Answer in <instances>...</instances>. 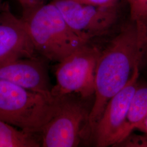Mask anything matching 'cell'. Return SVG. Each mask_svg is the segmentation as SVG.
I'll use <instances>...</instances> for the list:
<instances>
[{"label":"cell","mask_w":147,"mask_h":147,"mask_svg":"<svg viewBox=\"0 0 147 147\" xmlns=\"http://www.w3.org/2000/svg\"><path fill=\"white\" fill-rule=\"evenodd\" d=\"M146 53L140 43L136 27L130 21L101 50L95 70L94 101L89 115L93 136L107 102L126 86Z\"/></svg>","instance_id":"obj_1"},{"label":"cell","mask_w":147,"mask_h":147,"mask_svg":"<svg viewBox=\"0 0 147 147\" xmlns=\"http://www.w3.org/2000/svg\"><path fill=\"white\" fill-rule=\"evenodd\" d=\"M36 53L60 62L87 43L69 27L52 1L22 9L21 17Z\"/></svg>","instance_id":"obj_2"},{"label":"cell","mask_w":147,"mask_h":147,"mask_svg":"<svg viewBox=\"0 0 147 147\" xmlns=\"http://www.w3.org/2000/svg\"><path fill=\"white\" fill-rule=\"evenodd\" d=\"M58 105V98L0 80V119L22 130L39 135Z\"/></svg>","instance_id":"obj_3"},{"label":"cell","mask_w":147,"mask_h":147,"mask_svg":"<svg viewBox=\"0 0 147 147\" xmlns=\"http://www.w3.org/2000/svg\"><path fill=\"white\" fill-rule=\"evenodd\" d=\"M74 94L58 98L57 109L40 133L42 147H79L93 138L89 124L91 109Z\"/></svg>","instance_id":"obj_4"},{"label":"cell","mask_w":147,"mask_h":147,"mask_svg":"<svg viewBox=\"0 0 147 147\" xmlns=\"http://www.w3.org/2000/svg\"><path fill=\"white\" fill-rule=\"evenodd\" d=\"M101 50L87 42L62 61L56 70V84L52 87L54 98L76 94L86 99L94 95L95 75Z\"/></svg>","instance_id":"obj_5"},{"label":"cell","mask_w":147,"mask_h":147,"mask_svg":"<svg viewBox=\"0 0 147 147\" xmlns=\"http://www.w3.org/2000/svg\"><path fill=\"white\" fill-rule=\"evenodd\" d=\"M51 1L74 32L87 42L107 34L118 19V8L102 7L78 0Z\"/></svg>","instance_id":"obj_6"},{"label":"cell","mask_w":147,"mask_h":147,"mask_svg":"<svg viewBox=\"0 0 147 147\" xmlns=\"http://www.w3.org/2000/svg\"><path fill=\"white\" fill-rule=\"evenodd\" d=\"M139 75L138 68L126 86L107 102L93 132L96 147H114L118 142L132 97L138 86Z\"/></svg>","instance_id":"obj_7"},{"label":"cell","mask_w":147,"mask_h":147,"mask_svg":"<svg viewBox=\"0 0 147 147\" xmlns=\"http://www.w3.org/2000/svg\"><path fill=\"white\" fill-rule=\"evenodd\" d=\"M0 80L53 96L47 66L36 57L0 63Z\"/></svg>","instance_id":"obj_8"},{"label":"cell","mask_w":147,"mask_h":147,"mask_svg":"<svg viewBox=\"0 0 147 147\" xmlns=\"http://www.w3.org/2000/svg\"><path fill=\"white\" fill-rule=\"evenodd\" d=\"M36 53L21 18L9 7H0V63L35 57Z\"/></svg>","instance_id":"obj_9"},{"label":"cell","mask_w":147,"mask_h":147,"mask_svg":"<svg viewBox=\"0 0 147 147\" xmlns=\"http://www.w3.org/2000/svg\"><path fill=\"white\" fill-rule=\"evenodd\" d=\"M147 116V86L139 87L138 84L132 97L125 121L117 143L137 129Z\"/></svg>","instance_id":"obj_10"},{"label":"cell","mask_w":147,"mask_h":147,"mask_svg":"<svg viewBox=\"0 0 147 147\" xmlns=\"http://www.w3.org/2000/svg\"><path fill=\"white\" fill-rule=\"evenodd\" d=\"M37 134L25 131L0 119V147H39Z\"/></svg>","instance_id":"obj_11"},{"label":"cell","mask_w":147,"mask_h":147,"mask_svg":"<svg viewBox=\"0 0 147 147\" xmlns=\"http://www.w3.org/2000/svg\"><path fill=\"white\" fill-rule=\"evenodd\" d=\"M130 20L136 27L140 43L147 52V0H126Z\"/></svg>","instance_id":"obj_12"},{"label":"cell","mask_w":147,"mask_h":147,"mask_svg":"<svg viewBox=\"0 0 147 147\" xmlns=\"http://www.w3.org/2000/svg\"><path fill=\"white\" fill-rule=\"evenodd\" d=\"M115 147H147V135L132 134V132Z\"/></svg>","instance_id":"obj_13"},{"label":"cell","mask_w":147,"mask_h":147,"mask_svg":"<svg viewBox=\"0 0 147 147\" xmlns=\"http://www.w3.org/2000/svg\"><path fill=\"white\" fill-rule=\"evenodd\" d=\"M89 5L107 8H118L121 0H78Z\"/></svg>","instance_id":"obj_14"},{"label":"cell","mask_w":147,"mask_h":147,"mask_svg":"<svg viewBox=\"0 0 147 147\" xmlns=\"http://www.w3.org/2000/svg\"><path fill=\"white\" fill-rule=\"evenodd\" d=\"M21 6L22 9L34 7L47 3L51 0H16Z\"/></svg>","instance_id":"obj_15"},{"label":"cell","mask_w":147,"mask_h":147,"mask_svg":"<svg viewBox=\"0 0 147 147\" xmlns=\"http://www.w3.org/2000/svg\"><path fill=\"white\" fill-rule=\"evenodd\" d=\"M137 129L140 130L141 131L143 132L144 134H146L147 135V116L142 121V123L138 126Z\"/></svg>","instance_id":"obj_16"},{"label":"cell","mask_w":147,"mask_h":147,"mask_svg":"<svg viewBox=\"0 0 147 147\" xmlns=\"http://www.w3.org/2000/svg\"><path fill=\"white\" fill-rule=\"evenodd\" d=\"M2 5V0H0V7Z\"/></svg>","instance_id":"obj_17"}]
</instances>
